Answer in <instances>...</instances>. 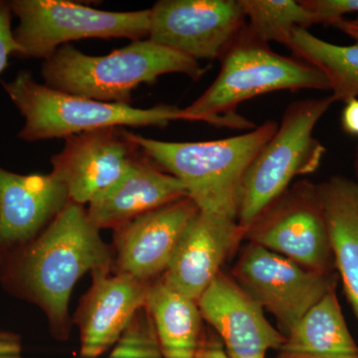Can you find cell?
<instances>
[{"instance_id": "13", "label": "cell", "mask_w": 358, "mask_h": 358, "mask_svg": "<svg viewBox=\"0 0 358 358\" xmlns=\"http://www.w3.org/2000/svg\"><path fill=\"white\" fill-rule=\"evenodd\" d=\"M197 303L228 358H266L268 350L277 352L284 343V334L270 324L263 308L223 272Z\"/></svg>"}, {"instance_id": "6", "label": "cell", "mask_w": 358, "mask_h": 358, "mask_svg": "<svg viewBox=\"0 0 358 358\" xmlns=\"http://www.w3.org/2000/svg\"><path fill=\"white\" fill-rule=\"evenodd\" d=\"M334 103L331 95L296 101L245 171L237 203V222L246 232L299 176L315 173L326 148L313 129Z\"/></svg>"}, {"instance_id": "9", "label": "cell", "mask_w": 358, "mask_h": 358, "mask_svg": "<svg viewBox=\"0 0 358 358\" xmlns=\"http://www.w3.org/2000/svg\"><path fill=\"white\" fill-rule=\"evenodd\" d=\"M232 274L263 310L272 313L285 336L338 282L336 272H313L251 242L240 254Z\"/></svg>"}, {"instance_id": "18", "label": "cell", "mask_w": 358, "mask_h": 358, "mask_svg": "<svg viewBox=\"0 0 358 358\" xmlns=\"http://www.w3.org/2000/svg\"><path fill=\"white\" fill-rule=\"evenodd\" d=\"M317 187L336 271L358 320V182L336 176Z\"/></svg>"}, {"instance_id": "2", "label": "cell", "mask_w": 358, "mask_h": 358, "mask_svg": "<svg viewBox=\"0 0 358 358\" xmlns=\"http://www.w3.org/2000/svg\"><path fill=\"white\" fill-rule=\"evenodd\" d=\"M278 126L268 121L239 136L192 143L157 141L127 131L124 134L159 169L183 183L187 197L199 211L237 221L238 194L245 171Z\"/></svg>"}, {"instance_id": "20", "label": "cell", "mask_w": 358, "mask_h": 358, "mask_svg": "<svg viewBox=\"0 0 358 358\" xmlns=\"http://www.w3.org/2000/svg\"><path fill=\"white\" fill-rule=\"evenodd\" d=\"M145 310L164 358H195L205 333L199 303L160 275L150 284Z\"/></svg>"}, {"instance_id": "5", "label": "cell", "mask_w": 358, "mask_h": 358, "mask_svg": "<svg viewBox=\"0 0 358 358\" xmlns=\"http://www.w3.org/2000/svg\"><path fill=\"white\" fill-rule=\"evenodd\" d=\"M2 86L24 117L25 124L18 136L25 141L66 138L94 129L166 127L173 121L199 122L176 106L141 109L63 93L35 81L27 71H21L13 81L2 82Z\"/></svg>"}, {"instance_id": "10", "label": "cell", "mask_w": 358, "mask_h": 358, "mask_svg": "<svg viewBox=\"0 0 358 358\" xmlns=\"http://www.w3.org/2000/svg\"><path fill=\"white\" fill-rule=\"evenodd\" d=\"M246 25L240 0H162L150 9L148 39L194 60H215Z\"/></svg>"}, {"instance_id": "4", "label": "cell", "mask_w": 358, "mask_h": 358, "mask_svg": "<svg viewBox=\"0 0 358 358\" xmlns=\"http://www.w3.org/2000/svg\"><path fill=\"white\" fill-rule=\"evenodd\" d=\"M41 73L49 88L100 102L129 105L131 92L141 84H155L169 73L197 80L204 70L199 61L143 39L106 56L86 55L73 45H63L44 61Z\"/></svg>"}, {"instance_id": "29", "label": "cell", "mask_w": 358, "mask_h": 358, "mask_svg": "<svg viewBox=\"0 0 358 358\" xmlns=\"http://www.w3.org/2000/svg\"><path fill=\"white\" fill-rule=\"evenodd\" d=\"M334 26L348 36L352 37L358 43V16L355 20L343 18V20L334 23Z\"/></svg>"}, {"instance_id": "28", "label": "cell", "mask_w": 358, "mask_h": 358, "mask_svg": "<svg viewBox=\"0 0 358 358\" xmlns=\"http://www.w3.org/2000/svg\"><path fill=\"white\" fill-rule=\"evenodd\" d=\"M341 114V127L346 134L358 136V98L345 103Z\"/></svg>"}, {"instance_id": "21", "label": "cell", "mask_w": 358, "mask_h": 358, "mask_svg": "<svg viewBox=\"0 0 358 358\" xmlns=\"http://www.w3.org/2000/svg\"><path fill=\"white\" fill-rule=\"evenodd\" d=\"M296 58L324 73L334 103L358 98V43L338 45L296 28L286 45Z\"/></svg>"}, {"instance_id": "27", "label": "cell", "mask_w": 358, "mask_h": 358, "mask_svg": "<svg viewBox=\"0 0 358 358\" xmlns=\"http://www.w3.org/2000/svg\"><path fill=\"white\" fill-rule=\"evenodd\" d=\"M0 358H24L20 336L9 331H0Z\"/></svg>"}, {"instance_id": "26", "label": "cell", "mask_w": 358, "mask_h": 358, "mask_svg": "<svg viewBox=\"0 0 358 358\" xmlns=\"http://www.w3.org/2000/svg\"><path fill=\"white\" fill-rule=\"evenodd\" d=\"M195 358H228L220 338L212 329L205 331L203 339Z\"/></svg>"}, {"instance_id": "22", "label": "cell", "mask_w": 358, "mask_h": 358, "mask_svg": "<svg viewBox=\"0 0 358 358\" xmlns=\"http://www.w3.org/2000/svg\"><path fill=\"white\" fill-rule=\"evenodd\" d=\"M246 21L245 29L252 36L268 43L286 46L296 28L308 29L315 18L301 1L294 0H240Z\"/></svg>"}, {"instance_id": "30", "label": "cell", "mask_w": 358, "mask_h": 358, "mask_svg": "<svg viewBox=\"0 0 358 358\" xmlns=\"http://www.w3.org/2000/svg\"><path fill=\"white\" fill-rule=\"evenodd\" d=\"M355 169H357V174L358 176V152L357 155V160H355Z\"/></svg>"}, {"instance_id": "16", "label": "cell", "mask_w": 358, "mask_h": 358, "mask_svg": "<svg viewBox=\"0 0 358 358\" xmlns=\"http://www.w3.org/2000/svg\"><path fill=\"white\" fill-rule=\"evenodd\" d=\"M67 188L49 174L0 166V261L39 236L69 203Z\"/></svg>"}, {"instance_id": "8", "label": "cell", "mask_w": 358, "mask_h": 358, "mask_svg": "<svg viewBox=\"0 0 358 358\" xmlns=\"http://www.w3.org/2000/svg\"><path fill=\"white\" fill-rule=\"evenodd\" d=\"M244 238L313 272H336L319 187L308 180L289 186Z\"/></svg>"}, {"instance_id": "24", "label": "cell", "mask_w": 358, "mask_h": 358, "mask_svg": "<svg viewBox=\"0 0 358 358\" xmlns=\"http://www.w3.org/2000/svg\"><path fill=\"white\" fill-rule=\"evenodd\" d=\"M301 2L312 13L315 24L334 25L348 14H358V0H303Z\"/></svg>"}, {"instance_id": "12", "label": "cell", "mask_w": 358, "mask_h": 358, "mask_svg": "<svg viewBox=\"0 0 358 358\" xmlns=\"http://www.w3.org/2000/svg\"><path fill=\"white\" fill-rule=\"evenodd\" d=\"M92 285L75 315L80 329L78 358H99L112 350L145 307L152 282L110 268L92 273Z\"/></svg>"}, {"instance_id": "25", "label": "cell", "mask_w": 358, "mask_h": 358, "mask_svg": "<svg viewBox=\"0 0 358 358\" xmlns=\"http://www.w3.org/2000/svg\"><path fill=\"white\" fill-rule=\"evenodd\" d=\"M13 11L9 1L0 0V75L8 66L11 56H18L20 46L14 38L13 25Z\"/></svg>"}, {"instance_id": "15", "label": "cell", "mask_w": 358, "mask_h": 358, "mask_svg": "<svg viewBox=\"0 0 358 358\" xmlns=\"http://www.w3.org/2000/svg\"><path fill=\"white\" fill-rule=\"evenodd\" d=\"M244 236L235 219L199 210L183 231L162 277L199 301Z\"/></svg>"}, {"instance_id": "3", "label": "cell", "mask_w": 358, "mask_h": 358, "mask_svg": "<svg viewBox=\"0 0 358 358\" xmlns=\"http://www.w3.org/2000/svg\"><path fill=\"white\" fill-rule=\"evenodd\" d=\"M220 61L215 81L185 108L199 122L254 129L256 124L236 112L239 103L282 90L329 91V81L322 71L301 59L275 53L268 43L250 35L245 26Z\"/></svg>"}, {"instance_id": "17", "label": "cell", "mask_w": 358, "mask_h": 358, "mask_svg": "<svg viewBox=\"0 0 358 358\" xmlns=\"http://www.w3.org/2000/svg\"><path fill=\"white\" fill-rule=\"evenodd\" d=\"M183 197H187L183 183L143 152L122 178L93 200L86 210L98 229L117 230L138 216Z\"/></svg>"}, {"instance_id": "11", "label": "cell", "mask_w": 358, "mask_h": 358, "mask_svg": "<svg viewBox=\"0 0 358 358\" xmlns=\"http://www.w3.org/2000/svg\"><path fill=\"white\" fill-rule=\"evenodd\" d=\"M141 150L124 129H94L65 138L63 150L51 159L54 178L65 185L70 201L90 204L122 178Z\"/></svg>"}, {"instance_id": "1", "label": "cell", "mask_w": 358, "mask_h": 358, "mask_svg": "<svg viewBox=\"0 0 358 358\" xmlns=\"http://www.w3.org/2000/svg\"><path fill=\"white\" fill-rule=\"evenodd\" d=\"M83 205L70 201L32 242L0 261L9 292L38 306L59 338L69 336L71 296L87 273L112 268L114 252Z\"/></svg>"}, {"instance_id": "23", "label": "cell", "mask_w": 358, "mask_h": 358, "mask_svg": "<svg viewBox=\"0 0 358 358\" xmlns=\"http://www.w3.org/2000/svg\"><path fill=\"white\" fill-rule=\"evenodd\" d=\"M107 358H164L145 307L136 315Z\"/></svg>"}, {"instance_id": "19", "label": "cell", "mask_w": 358, "mask_h": 358, "mask_svg": "<svg viewBox=\"0 0 358 358\" xmlns=\"http://www.w3.org/2000/svg\"><path fill=\"white\" fill-rule=\"evenodd\" d=\"M275 358H358V345L346 324L336 289L285 336Z\"/></svg>"}, {"instance_id": "7", "label": "cell", "mask_w": 358, "mask_h": 358, "mask_svg": "<svg viewBox=\"0 0 358 358\" xmlns=\"http://www.w3.org/2000/svg\"><path fill=\"white\" fill-rule=\"evenodd\" d=\"M9 4L18 20L13 29L18 57L45 61L75 40L148 37L150 10L113 13L65 0H13Z\"/></svg>"}, {"instance_id": "14", "label": "cell", "mask_w": 358, "mask_h": 358, "mask_svg": "<svg viewBox=\"0 0 358 358\" xmlns=\"http://www.w3.org/2000/svg\"><path fill=\"white\" fill-rule=\"evenodd\" d=\"M197 212L194 202L183 197L115 230V272L148 282L164 275L183 231Z\"/></svg>"}]
</instances>
